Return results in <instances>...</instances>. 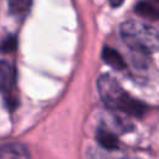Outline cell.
Returning <instances> with one entry per match:
<instances>
[{"label": "cell", "mask_w": 159, "mask_h": 159, "mask_svg": "<svg viewBox=\"0 0 159 159\" xmlns=\"http://www.w3.org/2000/svg\"><path fill=\"white\" fill-rule=\"evenodd\" d=\"M16 71L7 61H0V92L10 93L15 88Z\"/></svg>", "instance_id": "cell-3"}, {"label": "cell", "mask_w": 159, "mask_h": 159, "mask_svg": "<svg viewBox=\"0 0 159 159\" xmlns=\"http://www.w3.org/2000/svg\"><path fill=\"white\" fill-rule=\"evenodd\" d=\"M119 34L124 43L135 53L147 56L159 50V31L148 24L127 20L120 24Z\"/></svg>", "instance_id": "cell-2"}, {"label": "cell", "mask_w": 159, "mask_h": 159, "mask_svg": "<svg viewBox=\"0 0 159 159\" xmlns=\"http://www.w3.org/2000/svg\"><path fill=\"white\" fill-rule=\"evenodd\" d=\"M134 11L142 17H145L149 20H159V10L154 5H152L150 2L139 1L135 5Z\"/></svg>", "instance_id": "cell-8"}, {"label": "cell", "mask_w": 159, "mask_h": 159, "mask_svg": "<svg viewBox=\"0 0 159 159\" xmlns=\"http://www.w3.org/2000/svg\"><path fill=\"white\" fill-rule=\"evenodd\" d=\"M158 1H159V0H158Z\"/></svg>", "instance_id": "cell-12"}, {"label": "cell", "mask_w": 159, "mask_h": 159, "mask_svg": "<svg viewBox=\"0 0 159 159\" xmlns=\"http://www.w3.org/2000/svg\"><path fill=\"white\" fill-rule=\"evenodd\" d=\"M17 41L15 36H7L0 42V51L1 52H11L16 48Z\"/></svg>", "instance_id": "cell-9"}, {"label": "cell", "mask_w": 159, "mask_h": 159, "mask_svg": "<svg viewBox=\"0 0 159 159\" xmlns=\"http://www.w3.org/2000/svg\"><path fill=\"white\" fill-rule=\"evenodd\" d=\"M125 159H128V158H125Z\"/></svg>", "instance_id": "cell-11"}, {"label": "cell", "mask_w": 159, "mask_h": 159, "mask_svg": "<svg viewBox=\"0 0 159 159\" xmlns=\"http://www.w3.org/2000/svg\"><path fill=\"white\" fill-rule=\"evenodd\" d=\"M32 0H7L9 11L16 17H24L31 9Z\"/></svg>", "instance_id": "cell-7"}, {"label": "cell", "mask_w": 159, "mask_h": 159, "mask_svg": "<svg viewBox=\"0 0 159 159\" xmlns=\"http://www.w3.org/2000/svg\"><path fill=\"white\" fill-rule=\"evenodd\" d=\"M0 159H30V154L20 143H6L0 145Z\"/></svg>", "instance_id": "cell-4"}, {"label": "cell", "mask_w": 159, "mask_h": 159, "mask_svg": "<svg viewBox=\"0 0 159 159\" xmlns=\"http://www.w3.org/2000/svg\"><path fill=\"white\" fill-rule=\"evenodd\" d=\"M97 87L102 102L109 109L138 118L144 116L147 111L145 104L129 96L113 76L107 73L99 76Z\"/></svg>", "instance_id": "cell-1"}, {"label": "cell", "mask_w": 159, "mask_h": 159, "mask_svg": "<svg viewBox=\"0 0 159 159\" xmlns=\"http://www.w3.org/2000/svg\"><path fill=\"white\" fill-rule=\"evenodd\" d=\"M102 58H103V61L107 65H109L112 68H114L117 71H123L125 68V61H124V58L122 57V55L117 50H114L112 47H108V46L103 47Z\"/></svg>", "instance_id": "cell-5"}, {"label": "cell", "mask_w": 159, "mask_h": 159, "mask_svg": "<svg viewBox=\"0 0 159 159\" xmlns=\"http://www.w3.org/2000/svg\"><path fill=\"white\" fill-rule=\"evenodd\" d=\"M108 2L112 7H119L124 2V0H108Z\"/></svg>", "instance_id": "cell-10"}, {"label": "cell", "mask_w": 159, "mask_h": 159, "mask_svg": "<svg viewBox=\"0 0 159 159\" xmlns=\"http://www.w3.org/2000/svg\"><path fill=\"white\" fill-rule=\"evenodd\" d=\"M97 142L102 148L109 149V150H114L119 147V142H118V138H117L116 133L113 130H111L109 128H107V127L98 129Z\"/></svg>", "instance_id": "cell-6"}]
</instances>
